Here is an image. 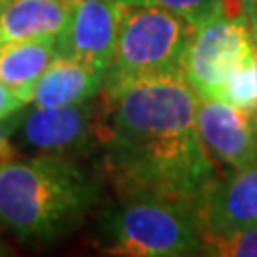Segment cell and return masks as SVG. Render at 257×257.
<instances>
[{
	"label": "cell",
	"mask_w": 257,
	"mask_h": 257,
	"mask_svg": "<svg viewBox=\"0 0 257 257\" xmlns=\"http://www.w3.org/2000/svg\"><path fill=\"white\" fill-rule=\"evenodd\" d=\"M101 172L116 196H156L196 208L219 175L196 128L183 74L101 90Z\"/></svg>",
	"instance_id": "6da1fadb"
},
{
	"label": "cell",
	"mask_w": 257,
	"mask_h": 257,
	"mask_svg": "<svg viewBox=\"0 0 257 257\" xmlns=\"http://www.w3.org/2000/svg\"><path fill=\"white\" fill-rule=\"evenodd\" d=\"M103 174L84 158L31 156L0 164V227L19 242L71 234L101 204Z\"/></svg>",
	"instance_id": "7a4b0ae2"
},
{
	"label": "cell",
	"mask_w": 257,
	"mask_h": 257,
	"mask_svg": "<svg viewBox=\"0 0 257 257\" xmlns=\"http://www.w3.org/2000/svg\"><path fill=\"white\" fill-rule=\"evenodd\" d=\"M95 248L109 255L183 257L202 253L194 208L156 196H116L93 229Z\"/></svg>",
	"instance_id": "3957f363"
},
{
	"label": "cell",
	"mask_w": 257,
	"mask_h": 257,
	"mask_svg": "<svg viewBox=\"0 0 257 257\" xmlns=\"http://www.w3.org/2000/svg\"><path fill=\"white\" fill-rule=\"evenodd\" d=\"M194 25L170 10L122 6L118 35L101 90L145 78L183 74Z\"/></svg>",
	"instance_id": "277c9868"
},
{
	"label": "cell",
	"mask_w": 257,
	"mask_h": 257,
	"mask_svg": "<svg viewBox=\"0 0 257 257\" xmlns=\"http://www.w3.org/2000/svg\"><path fill=\"white\" fill-rule=\"evenodd\" d=\"M253 61V35L246 14L219 12L196 25L189 40L183 78L202 99H219L229 76Z\"/></svg>",
	"instance_id": "5b68a950"
},
{
	"label": "cell",
	"mask_w": 257,
	"mask_h": 257,
	"mask_svg": "<svg viewBox=\"0 0 257 257\" xmlns=\"http://www.w3.org/2000/svg\"><path fill=\"white\" fill-rule=\"evenodd\" d=\"M101 93L86 101L61 107H35L21 112L14 130V147L31 156L86 158L101 151Z\"/></svg>",
	"instance_id": "8992f818"
},
{
	"label": "cell",
	"mask_w": 257,
	"mask_h": 257,
	"mask_svg": "<svg viewBox=\"0 0 257 257\" xmlns=\"http://www.w3.org/2000/svg\"><path fill=\"white\" fill-rule=\"evenodd\" d=\"M194 213L202 238L257 225V160L217 175L198 198Z\"/></svg>",
	"instance_id": "52a82bcc"
},
{
	"label": "cell",
	"mask_w": 257,
	"mask_h": 257,
	"mask_svg": "<svg viewBox=\"0 0 257 257\" xmlns=\"http://www.w3.org/2000/svg\"><path fill=\"white\" fill-rule=\"evenodd\" d=\"M122 4L118 0H71L69 18L55 38L57 55L103 71L118 35Z\"/></svg>",
	"instance_id": "ba28073f"
},
{
	"label": "cell",
	"mask_w": 257,
	"mask_h": 257,
	"mask_svg": "<svg viewBox=\"0 0 257 257\" xmlns=\"http://www.w3.org/2000/svg\"><path fill=\"white\" fill-rule=\"evenodd\" d=\"M196 128L217 170L229 172L257 160V122L221 99L196 101Z\"/></svg>",
	"instance_id": "9c48e42d"
},
{
	"label": "cell",
	"mask_w": 257,
	"mask_h": 257,
	"mask_svg": "<svg viewBox=\"0 0 257 257\" xmlns=\"http://www.w3.org/2000/svg\"><path fill=\"white\" fill-rule=\"evenodd\" d=\"M103 74L90 65L57 55L38 78L31 103L35 107H61L86 101L101 92Z\"/></svg>",
	"instance_id": "30bf717a"
},
{
	"label": "cell",
	"mask_w": 257,
	"mask_h": 257,
	"mask_svg": "<svg viewBox=\"0 0 257 257\" xmlns=\"http://www.w3.org/2000/svg\"><path fill=\"white\" fill-rule=\"evenodd\" d=\"M55 38H27L0 44V80L31 103L38 78L57 57Z\"/></svg>",
	"instance_id": "8fae6325"
},
{
	"label": "cell",
	"mask_w": 257,
	"mask_h": 257,
	"mask_svg": "<svg viewBox=\"0 0 257 257\" xmlns=\"http://www.w3.org/2000/svg\"><path fill=\"white\" fill-rule=\"evenodd\" d=\"M69 10L71 0H10L0 10V44L57 37L67 23Z\"/></svg>",
	"instance_id": "7c38bea8"
},
{
	"label": "cell",
	"mask_w": 257,
	"mask_h": 257,
	"mask_svg": "<svg viewBox=\"0 0 257 257\" xmlns=\"http://www.w3.org/2000/svg\"><path fill=\"white\" fill-rule=\"evenodd\" d=\"M122 6H155L170 10L191 25H200L208 18L225 12V0H118Z\"/></svg>",
	"instance_id": "4fadbf2b"
},
{
	"label": "cell",
	"mask_w": 257,
	"mask_h": 257,
	"mask_svg": "<svg viewBox=\"0 0 257 257\" xmlns=\"http://www.w3.org/2000/svg\"><path fill=\"white\" fill-rule=\"evenodd\" d=\"M221 101L229 103L244 112H253L257 105V74L253 61L242 65L229 76L221 90Z\"/></svg>",
	"instance_id": "5bb4252c"
},
{
	"label": "cell",
	"mask_w": 257,
	"mask_h": 257,
	"mask_svg": "<svg viewBox=\"0 0 257 257\" xmlns=\"http://www.w3.org/2000/svg\"><path fill=\"white\" fill-rule=\"evenodd\" d=\"M200 255L257 257V225L236 230L227 236L202 238V253Z\"/></svg>",
	"instance_id": "9a60e30c"
},
{
	"label": "cell",
	"mask_w": 257,
	"mask_h": 257,
	"mask_svg": "<svg viewBox=\"0 0 257 257\" xmlns=\"http://www.w3.org/2000/svg\"><path fill=\"white\" fill-rule=\"evenodd\" d=\"M19 118H21V110L10 114L6 118H0V164L19 156L18 149L14 147V141H12V136H14V130L18 126Z\"/></svg>",
	"instance_id": "2e32d148"
},
{
	"label": "cell",
	"mask_w": 257,
	"mask_h": 257,
	"mask_svg": "<svg viewBox=\"0 0 257 257\" xmlns=\"http://www.w3.org/2000/svg\"><path fill=\"white\" fill-rule=\"evenodd\" d=\"M27 107V103L19 97L12 88L0 80V118H6L14 112H19Z\"/></svg>",
	"instance_id": "e0dca14e"
},
{
	"label": "cell",
	"mask_w": 257,
	"mask_h": 257,
	"mask_svg": "<svg viewBox=\"0 0 257 257\" xmlns=\"http://www.w3.org/2000/svg\"><path fill=\"white\" fill-rule=\"evenodd\" d=\"M242 10L251 27H257V0H242Z\"/></svg>",
	"instance_id": "ac0fdd59"
},
{
	"label": "cell",
	"mask_w": 257,
	"mask_h": 257,
	"mask_svg": "<svg viewBox=\"0 0 257 257\" xmlns=\"http://www.w3.org/2000/svg\"><path fill=\"white\" fill-rule=\"evenodd\" d=\"M251 35H253V67H255V74H257V33L251 31ZM251 116H253L257 122V105H255V109H253V112H251Z\"/></svg>",
	"instance_id": "d6986e66"
},
{
	"label": "cell",
	"mask_w": 257,
	"mask_h": 257,
	"mask_svg": "<svg viewBox=\"0 0 257 257\" xmlns=\"http://www.w3.org/2000/svg\"><path fill=\"white\" fill-rule=\"evenodd\" d=\"M12 251H10V248H8V244L2 240V236H0V255H10Z\"/></svg>",
	"instance_id": "ffe728a7"
},
{
	"label": "cell",
	"mask_w": 257,
	"mask_h": 257,
	"mask_svg": "<svg viewBox=\"0 0 257 257\" xmlns=\"http://www.w3.org/2000/svg\"><path fill=\"white\" fill-rule=\"evenodd\" d=\"M8 2H10V0H0V10L4 8V6H6V4H8Z\"/></svg>",
	"instance_id": "44dd1931"
},
{
	"label": "cell",
	"mask_w": 257,
	"mask_h": 257,
	"mask_svg": "<svg viewBox=\"0 0 257 257\" xmlns=\"http://www.w3.org/2000/svg\"><path fill=\"white\" fill-rule=\"evenodd\" d=\"M249 27H251V25H249ZM251 31H253V33H257V27H251Z\"/></svg>",
	"instance_id": "7402d4cb"
}]
</instances>
